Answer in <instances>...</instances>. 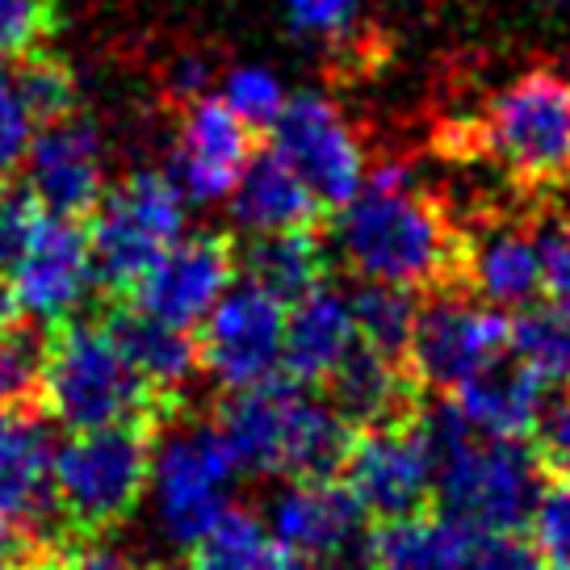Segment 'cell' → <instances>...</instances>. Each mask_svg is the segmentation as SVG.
<instances>
[{"label":"cell","mask_w":570,"mask_h":570,"mask_svg":"<svg viewBox=\"0 0 570 570\" xmlns=\"http://www.w3.org/2000/svg\"><path fill=\"white\" fill-rule=\"evenodd\" d=\"M332 256L361 282L465 289V227L407 164H382L332 218Z\"/></svg>","instance_id":"1"},{"label":"cell","mask_w":570,"mask_h":570,"mask_svg":"<svg viewBox=\"0 0 570 570\" xmlns=\"http://www.w3.org/2000/svg\"><path fill=\"white\" fill-rule=\"evenodd\" d=\"M441 151L499 164L533 202L570 189V76L553 68L520 71L479 118L441 135Z\"/></svg>","instance_id":"2"},{"label":"cell","mask_w":570,"mask_h":570,"mask_svg":"<svg viewBox=\"0 0 570 570\" xmlns=\"http://www.w3.org/2000/svg\"><path fill=\"white\" fill-rule=\"evenodd\" d=\"M42 411L68 432L147 420L168 428L189 411L185 394H164L147 386L118 344L109 340L101 320L47 323V361H42Z\"/></svg>","instance_id":"3"},{"label":"cell","mask_w":570,"mask_h":570,"mask_svg":"<svg viewBox=\"0 0 570 570\" xmlns=\"http://www.w3.org/2000/svg\"><path fill=\"white\" fill-rule=\"evenodd\" d=\"M164 428L147 420L71 432L51 462V520L68 541H97L122 529L139 512L156 436Z\"/></svg>","instance_id":"4"},{"label":"cell","mask_w":570,"mask_h":570,"mask_svg":"<svg viewBox=\"0 0 570 570\" xmlns=\"http://www.w3.org/2000/svg\"><path fill=\"white\" fill-rule=\"evenodd\" d=\"M185 232V197L168 173L142 168L106 185L97 210L85 218L92 289L101 298H130L147 268Z\"/></svg>","instance_id":"5"},{"label":"cell","mask_w":570,"mask_h":570,"mask_svg":"<svg viewBox=\"0 0 570 570\" xmlns=\"http://www.w3.org/2000/svg\"><path fill=\"white\" fill-rule=\"evenodd\" d=\"M239 474L232 449L218 436L214 420L197 424L189 411L173 420L156 436L151 458V503H156V529L168 546L189 550L214 520L227 512V495Z\"/></svg>","instance_id":"6"},{"label":"cell","mask_w":570,"mask_h":570,"mask_svg":"<svg viewBox=\"0 0 570 570\" xmlns=\"http://www.w3.org/2000/svg\"><path fill=\"white\" fill-rule=\"evenodd\" d=\"M508 332H512V315L474 298L470 289L424 294L415 332H411L407 370L428 394L458 391L487 361L508 353Z\"/></svg>","instance_id":"7"},{"label":"cell","mask_w":570,"mask_h":570,"mask_svg":"<svg viewBox=\"0 0 570 570\" xmlns=\"http://www.w3.org/2000/svg\"><path fill=\"white\" fill-rule=\"evenodd\" d=\"M268 147L311 185L327 210L336 214L365 185V151L348 118L323 92L285 97L282 114L265 130Z\"/></svg>","instance_id":"8"},{"label":"cell","mask_w":570,"mask_h":570,"mask_svg":"<svg viewBox=\"0 0 570 570\" xmlns=\"http://www.w3.org/2000/svg\"><path fill=\"white\" fill-rule=\"evenodd\" d=\"M344 487L374 520H399L424 512L436 499V470L428 453L420 411L411 420L361 428L344 458Z\"/></svg>","instance_id":"9"},{"label":"cell","mask_w":570,"mask_h":570,"mask_svg":"<svg viewBox=\"0 0 570 570\" xmlns=\"http://www.w3.org/2000/svg\"><path fill=\"white\" fill-rule=\"evenodd\" d=\"M282 298H273L261 285L235 277V285L214 303V311L197 327V356L202 370L223 386H256L282 370V340H285Z\"/></svg>","instance_id":"10"},{"label":"cell","mask_w":570,"mask_h":570,"mask_svg":"<svg viewBox=\"0 0 570 570\" xmlns=\"http://www.w3.org/2000/svg\"><path fill=\"white\" fill-rule=\"evenodd\" d=\"M261 130L248 126L223 97H189L177 109V142L168 156V177L180 189L185 206H214L232 197L244 177Z\"/></svg>","instance_id":"11"},{"label":"cell","mask_w":570,"mask_h":570,"mask_svg":"<svg viewBox=\"0 0 570 570\" xmlns=\"http://www.w3.org/2000/svg\"><path fill=\"white\" fill-rule=\"evenodd\" d=\"M235 277H239V239L218 227H206V232L180 235L177 244L147 268L130 303L173 327L197 332L214 303L235 285Z\"/></svg>","instance_id":"12"},{"label":"cell","mask_w":570,"mask_h":570,"mask_svg":"<svg viewBox=\"0 0 570 570\" xmlns=\"http://www.w3.org/2000/svg\"><path fill=\"white\" fill-rule=\"evenodd\" d=\"M365 524L370 517L344 479L289 482L268 512V529L285 553L327 570H365Z\"/></svg>","instance_id":"13"},{"label":"cell","mask_w":570,"mask_h":570,"mask_svg":"<svg viewBox=\"0 0 570 570\" xmlns=\"http://www.w3.org/2000/svg\"><path fill=\"white\" fill-rule=\"evenodd\" d=\"M26 185L55 218L85 223L97 210L106 194V151L85 109L38 126L26 156Z\"/></svg>","instance_id":"14"},{"label":"cell","mask_w":570,"mask_h":570,"mask_svg":"<svg viewBox=\"0 0 570 570\" xmlns=\"http://www.w3.org/2000/svg\"><path fill=\"white\" fill-rule=\"evenodd\" d=\"M465 227V289L482 303L529 306L541 298V239L537 218L482 214Z\"/></svg>","instance_id":"15"},{"label":"cell","mask_w":570,"mask_h":570,"mask_svg":"<svg viewBox=\"0 0 570 570\" xmlns=\"http://www.w3.org/2000/svg\"><path fill=\"white\" fill-rule=\"evenodd\" d=\"M9 282L18 289V303L26 315H35L42 323L71 320L85 303V294L92 289L85 223H68V218L47 214L38 223L30 248L21 252L18 268L9 273Z\"/></svg>","instance_id":"16"},{"label":"cell","mask_w":570,"mask_h":570,"mask_svg":"<svg viewBox=\"0 0 570 570\" xmlns=\"http://www.w3.org/2000/svg\"><path fill=\"white\" fill-rule=\"evenodd\" d=\"M303 391L306 386L282 374L265 377L256 386L223 391L218 407H214V428L232 449L239 474L282 479L285 441H289V424H294V407H298Z\"/></svg>","instance_id":"17"},{"label":"cell","mask_w":570,"mask_h":570,"mask_svg":"<svg viewBox=\"0 0 570 570\" xmlns=\"http://www.w3.org/2000/svg\"><path fill=\"white\" fill-rule=\"evenodd\" d=\"M323 403L336 411L348 428H377L394 420H411L424 407L428 391L411 377L403 361L374 353L370 344L356 340L348 353L340 356V365L320 382Z\"/></svg>","instance_id":"18"},{"label":"cell","mask_w":570,"mask_h":570,"mask_svg":"<svg viewBox=\"0 0 570 570\" xmlns=\"http://www.w3.org/2000/svg\"><path fill=\"white\" fill-rule=\"evenodd\" d=\"M546 391L550 386L508 348L495 361H487L474 377H465L458 391H449V403L482 436L529 441L546 420Z\"/></svg>","instance_id":"19"},{"label":"cell","mask_w":570,"mask_h":570,"mask_svg":"<svg viewBox=\"0 0 570 570\" xmlns=\"http://www.w3.org/2000/svg\"><path fill=\"white\" fill-rule=\"evenodd\" d=\"M51 428L42 407H0V517L51 524Z\"/></svg>","instance_id":"20"},{"label":"cell","mask_w":570,"mask_h":570,"mask_svg":"<svg viewBox=\"0 0 570 570\" xmlns=\"http://www.w3.org/2000/svg\"><path fill=\"white\" fill-rule=\"evenodd\" d=\"M332 210L311 194L289 164L273 147L252 151L244 177L232 189V223L244 235H268V232H303V227H327Z\"/></svg>","instance_id":"21"},{"label":"cell","mask_w":570,"mask_h":570,"mask_svg":"<svg viewBox=\"0 0 570 570\" xmlns=\"http://www.w3.org/2000/svg\"><path fill=\"white\" fill-rule=\"evenodd\" d=\"M101 327L109 332V340L118 344V353L126 356V365L164 394H185V386L194 382V374L202 370L197 356V332L173 327V323L147 315L142 306H135L130 298H106L101 311ZM189 399V394H185Z\"/></svg>","instance_id":"22"},{"label":"cell","mask_w":570,"mask_h":570,"mask_svg":"<svg viewBox=\"0 0 570 570\" xmlns=\"http://www.w3.org/2000/svg\"><path fill=\"white\" fill-rule=\"evenodd\" d=\"M356 344L353 306L348 294H340L332 282L311 289L306 298L289 303L285 311L282 370L277 374L298 382L306 391H320V382L340 365V356Z\"/></svg>","instance_id":"23"},{"label":"cell","mask_w":570,"mask_h":570,"mask_svg":"<svg viewBox=\"0 0 570 570\" xmlns=\"http://www.w3.org/2000/svg\"><path fill=\"white\" fill-rule=\"evenodd\" d=\"M479 533H470L445 512H411L377 520L365 541V570H465Z\"/></svg>","instance_id":"24"},{"label":"cell","mask_w":570,"mask_h":570,"mask_svg":"<svg viewBox=\"0 0 570 570\" xmlns=\"http://www.w3.org/2000/svg\"><path fill=\"white\" fill-rule=\"evenodd\" d=\"M327 227H303V232H268L248 235L239 244V277L268 289L285 306L320 289L332 273V248L323 239Z\"/></svg>","instance_id":"25"},{"label":"cell","mask_w":570,"mask_h":570,"mask_svg":"<svg viewBox=\"0 0 570 570\" xmlns=\"http://www.w3.org/2000/svg\"><path fill=\"white\" fill-rule=\"evenodd\" d=\"M282 541L252 508L227 503V512L189 546V570H285Z\"/></svg>","instance_id":"26"},{"label":"cell","mask_w":570,"mask_h":570,"mask_svg":"<svg viewBox=\"0 0 570 570\" xmlns=\"http://www.w3.org/2000/svg\"><path fill=\"white\" fill-rule=\"evenodd\" d=\"M348 306H353L356 340L370 344L374 353L407 365L411 332H415V315H420V294L407 289V285L361 282L353 285Z\"/></svg>","instance_id":"27"},{"label":"cell","mask_w":570,"mask_h":570,"mask_svg":"<svg viewBox=\"0 0 570 570\" xmlns=\"http://www.w3.org/2000/svg\"><path fill=\"white\" fill-rule=\"evenodd\" d=\"M508 348L533 370L546 386H570V311L550 298L520 306L512 315Z\"/></svg>","instance_id":"28"},{"label":"cell","mask_w":570,"mask_h":570,"mask_svg":"<svg viewBox=\"0 0 570 570\" xmlns=\"http://www.w3.org/2000/svg\"><path fill=\"white\" fill-rule=\"evenodd\" d=\"M9 63H13V80H18V92L35 126H47L80 109V85H76V71L63 55L42 47V51H30L21 59H9Z\"/></svg>","instance_id":"29"},{"label":"cell","mask_w":570,"mask_h":570,"mask_svg":"<svg viewBox=\"0 0 570 570\" xmlns=\"http://www.w3.org/2000/svg\"><path fill=\"white\" fill-rule=\"evenodd\" d=\"M47 323L18 320L0 327V407H42Z\"/></svg>","instance_id":"30"},{"label":"cell","mask_w":570,"mask_h":570,"mask_svg":"<svg viewBox=\"0 0 570 570\" xmlns=\"http://www.w3.org/2000/svg\"><path fill=\"white\" fill-rule=\"evenodd\" d=\"M63 26L59 0H0V59L42 51Z\"/></svg>","instance_id":"31"},{"label":"cell","mask_w":570,"mask_h":570,"mask_svg":"<svg viewBox=\"0 0 570 570\" xmlns=\"http://www.w3.org/2000/svg\"><path fill=\"white\" fill-rule=\"evenodd\" d=\"M35 130L38 126L26 101H21L18 80H13V63L0 59V185H13L18 173L26 168Z\"/></svg>","instance_id":"32"},{"label":"cell","mask_w":570,"mask_h":570,"mask_svg":"<svg viewBox=\"0 0 570 570\" xmlns=\"http://www.w3.org/2000/svg\"><path fill=\"white\" fill-rule=\"evenodd\" d=\"M42 218H47V210L38 206V197L30 194L26 180L0 185V273L18 268L21 252L30 248Z\"/></svg>","instance_id":"33"},{"label":"cell","mask_w":570,"mask_h":570,"mask_svg":"<svg viewBox=\"0 0 570 570\" xmlns=\"http://www.w3.org/2000/svg\"><path fill=\"white\" fill-rule=\"evenodd\" d=\"M541 298L570 311V210H537Z\"/></svg>","instance_id":"34"},{"label":"cell","mask_w":570,"mask_h":570,"mask_svg":"<svg viewBox=\"0 0 570 570\" xmlns=\"http://www.w3.org/2000/svg\"><path fill=\"white\" fill-rule=\"evenodd\" d=\"M223 101L256 130H268L273 118L285 106V89L277 85V76H268L265 68H235L227 71V85H223Z\"/></svg>","instance_id":"35"},{"label":"cell","mask_w":570,"mask_h":570,"mask_svg":"<svg viewBox=\"0 0 570 570\" xmlns=\"http://www.w3.org/2000/svg\"><path fill=\"white\" fill-rule=\"evenodd\" d=\"M537 550L550 558L553 567H567L570 562V487L567 482L550 479L546 491L537 499L533 517H529Z\"/></svg>","instance_id":"36"},{"label":"cell","mask_w":570,"mask_h":570,"mask_svg":"<svg viewBox=\"0 0 570 570\" xmlns=\"http://www.w3.org/2000/svg\"><path fill=\"white\" fill-rule=\"evenodd\" d=\"M465 570H550V558L537 550L533 537H520V529L517 533H482Z\"/></svg>","instance_id":"37"},{"label":"cell","mask_w":570,"mask_h":570,"mask_svg":"<svg viewBox=\"0 0 570 570\" xmlns=\"http://www.w3.org/2000/svg\"><path fill=\"white\" fill-rule=\"evenodd\" d=\"M285 9H289V21L303 35L336 38L348 30V21L356 13V0H285Z\"/></svg>","instance_id":"38"},{"label":"cell","mask_w":570,"mask_h":570,"mask_svg":"<svg viewBox=\"0 0 570 570\" xmlns=\"http://www.w3.org/2000/svg\"><path fill=\"white\" fill-rule=\"evenodd\" d=\"M533 445L546 462V474L570 487V407H558L553 415L541 420Z\"/></svg>","instance_id":"39"},{"label":"cell","mask_w":570,"mask_h":570,"mask_svg":"<svg viewBox=\"0 0 570 570\" xmlns=\"http://www.w3.org/2000/svg\"><path fill=\"white\" fill-rule=\"evenodd\" d=\"M63 570H139V567H135V558L126 550L106 546V537H97V541L71 546V553L63 558Z\"/></svg>","instance_id":"40"},{"label":"cell","mask_w":570,"mask_h":570,"mask_svg":"<svg viewBox=\"0 0 570 570\" xmlns=\"http://www.w3.org/2000/svg\"><path fill=\"white\" fill-rule=\"evenodd\" d=\"M26 320V311L18 303V289L9 282V273H0V327H9V323Z\"/></svg>","instance_id":"41"},{"label":"cell","mask_w":570,"mask_h":570,"mask_svg":"<svg viewBox=\"0 0 570 570\" xmlns=\"http://www.w3.org/2000/svg\"><path fill=\"white\" fill-rule=\"evenodd\" d=\"M139 570H189V562H168V558H160V562H147Z\"/></svg>","instance_id":"42"},{"label":"cell","mask_w":570,"mask_h":570,"mask_svg":"<svg viewBox=\"0 0 570 570\" xmlns=\"http://www.w3.org/2000/svg\"><path fill=\"white\" fill-rule=\"evenodd\" d=\"M35 570H63V562H42V567H35Z\"/></svg>","instance_id":"43"},{"label":"cell","mask_w":570,"mask_h":570,"mask_svg":"<svg viewBox=\"0 0 570 570\" xmlns=\"http://www.w3.org/2000/svg\"><path fill=\"white\" fill-rule=\"evenodd\" d=\"M289 570V567H285ZM294 570H327V567H311V562H303V567H294Z\"/></svg>","instance_id":"44"},{"label":"cell","mask_w":570,"mask_h":570,"mask_svg":"<svg viewBox=\"0 0 570 570\" xmlns=\"http://www.w3.org/2000/svg\"><path fill=\"white\" fill-rule=\"evenodd\" d=\"M558 570H570V562H567V567H558Z\"/></svg>","instance_id":"45"},{"label":"cell","mask_w":570,"mask_h":570,"mask_svg":"<svg viewBox=\"0 0 570 570\" xmlns=\"http://www.w3.org/2000/svg\"><path fill=\"white\" fill-rule=\"evenodd\" d=\"M562 4H570V0H562Z\"/></svg>","instance_id":"46"},{"label":"cell","mask_w":570,"mask_h":570,"mask_svg":"<svg viewBox=\"0 0 570 570\" xmlns=\"http://www.w3.org/2000/svg\"><path fill=\"white\" fill-rule=\"evenodd\" d=\"M567 391H570V386H567Z\"/></svg>","instance_id":"47"}]
</instances>
